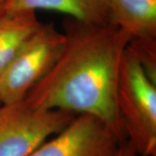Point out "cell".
<instances>
[{"label":"cell","mask_w":156,"mask_h":156,"mask_svg":"<svg viewBox=\"0 0 156 156\" xmlns=\"http://www.w3.org/2000/svg\"><path fill=\"white\" fill-rule=\"evenodd\" d=\"M9 0H0V15H2L5 11L6 4Z\"/></svg>","instance_id":"obj_11"},{"label":"cell","mask_w":156,"mask_h":156,"mask_svg":"<svg viewBox=\"0 0 156 156\" xmlns=\"http://www.w3.org/2000/svg\"><path fill=\"white\" fill-rule=\"evenodd\" d=\"M76 115L58 109H40L25 101L0 107V156H29L62 131Z\"/></svg>","instance_id":"obj_4"},{"label":"cell","mask_w":156,"mask_h":156,"mask_svg":"<svg viewBox=\"0 0 156 156\" xmlns=\"http://www.w3.org/2000/svg\"><path fill=\"white\" fill-rule=\"evenodd\" d=\"M47 10L64 13L79 22L108 23L107 0H9L5 11Z\"/></svg>","instance_id":"obj_7"},{"label":"cell","mask_w":156,"mask_h":156,"mask_svg":"<svg viewBox=\"0 0 156 156\" xmlns=\"http://www.w3.org/2000/svg\"><path fill=\"white\" fill-rule=\"evenodd\" d=\"M41 24L33 11H5L0 15V75Z\"/></svg>","instance_id":"obj_8"},{"label":"cell","mask_w":156,"mask_h":156,"mask_svg":"<svg viewBox=\"0 0 156 156\" xmlns=\"http://www.w3.org/2000/svg\"><path fill=\"white\" fill-rule=\"evenodd\" d=\"M65 44L49 72L25 97L30 106L97 117L123 135L116 104L129 37L110 23L64 20Z\"/></svg>","instance_id":"obj_1"},{"label":"cell","mask_w":156,"mask_h":156,"mask_svg":"<svg viewBox=\"0 0 156 156\" xmlns=\"http://www.w3.org/2000/svg\"><path fill=\"white\" fill-rule=\"evenodd\" d=\"M116 104L126 140L137 154L156 156V83L127 49L119 74Z\"/></svg>","instance_id":"obj_2"},{"label":"cell","mask_w":156,"mask_h":156,"mask_svg":"<svg viewBox=\"0 0 156 156\" xmlns=\"http://www.w3.org/2000/svg\"><path fill=\"white\" fill-rule=\"evenodd\" d=\"M115 156H138V154L128 140H124L119 147Z\"/></svg>","instance_id":"obj_10"},{"label":"cell","mask_w":156,"mask_h":156,"mask_svg":"<svg viewBox=\"0 0 156 156\" xmlns=\"http://www.w3.org/2000/svg\"><path fill=\"white\" fill-rule=\"evenodd\" d=\"M108 23L129 39H156V0H107Z\"/></svg>","instance_id":"obj_6"},{"label":"cell","mask_w":156,"mask_h":156,"mask_svg":"<svg viewBox=\"0 0 156 156\" xmlns=\"http://www.w3.org/2000/svg\"><path fill=\"white\" fill-rule=\"evenodd\" d=\"M126 138L97 117L80 114L29 156H115Z\"/></svg>","instance_id":"obj_5"},{"label":"cell","mask_w":156,"mask_h":156,"mask_svg":"<svg viewBox=\"0 0 156 156\" xmlns=\"http://www.w3.org/2000/svg\"><path fill=\"white\" fill-rule=\"evenodd\" d=\"M65 44V35L53 23H42L23 44L0 75V98L3 104L24 101L56 62Z\"/></svg>","instance_id":"obj_3"},{"label":"cell","mask_w":156,"mask_h":156,"mask_svg":"<svg viewBox=\"0 0 156 156\" xmlns=\"http://www.w3.org/2000/svg\"><path fill=\"white\" fill-rule=\"evenodd\" d=\"M127 50L139 62L147 76L156 83V39L129 40Z\"/></svg>","instance_id":"obj_9"},{"label":"cell","mask_w":156,"mask_h":156,"mask_svg":"<svg viewBox=\"0 0 156 156\" xmlns=\"http://www.w3.org/2000/svg\"><path fill=\"white\" fill-rule=\"evenodd\" d=\"M2 104H3V103H2V101H1V98H0V107H1Z\"/></svg>","instance_id":"obj_12"}]
</instances>
